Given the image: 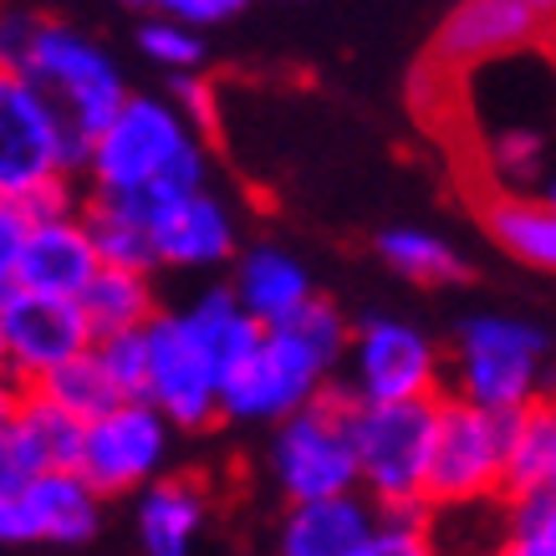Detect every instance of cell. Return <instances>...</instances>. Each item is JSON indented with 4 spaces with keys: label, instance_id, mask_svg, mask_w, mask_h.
<instances>
[{
    "label": "cell",
    "instance_id": "cell-10",
    "mask_svg": "<svg viewBox=\"0 0 556 556\" xmlns=\"http://www.w3.org/2000/svg\"><path fill=\"white\" fill-rule=\"evenodd\" d=\"M338 383L357 404H383V399H429L444 393V353L419 321L368 312L348 332Z\"/></svg>",
    "mask_w": 556,
    "mask_h": 556
},
{
    "label": "cell",
    "instance_id": "cell-9",
    "mask_svg": "<svg viewBox=\"0 0 556 556\" xmlns=\"http://www.w3.org/2000/svg\"><path fill=\"white\" fill-rule=\"evenodd\" d=\"M179 429H174L149 399H118L113 408H102L98 419L83 424V444H77V465L87 485L102 501H123L174 470L179 459Z\"/></svg>",
    "mask_w": 556,
    "mask_h": 556
},
{
    "label": "cell",
    "instance_id": "cell-26",
    "mask_svg": "<svg viewBox=\"0 0 556 556\" xmlns=\"http://www.w3.org/2000/svg\"><path fill=\"white\" fill-rule=\"evenodd\" d=\"M552 434H556V388L536 404L510 414L506 429V495L536 490L552 480Z\"/></svg>",
    "mask_w": 556,
    "mask_h": 556
},
{
    "label": "cell",
    "instance_id": "cell-3",
    "mask_svg": "<svg viewBox=\"0 0 556 556\" xmlns=\"http://www.w3.org/2000/svg\"><path fill=\"white\" fill-rule=\"evenodd\" d=\"M353 317L332 296H312L291 321L261 327L245 353L219 368V424H276L338 378Z\"/></svg>",
    "mask_w": 556,
    "mask_h": 556
},
{
    "label": "cell",
    "instance_id": "cell-31",
    "mask_svg": "<svg viewBox=\"0 0 556 556\" xmlns=\"http://www.w3.org/2000/svg\"><path fill=\"white\" fill-rule=\"evenodd\" d=\"M357 556H434L429 531H424V510H378Z\"/></svg>",
    "mask_w": 556,
    "mask_h": 556
},
{
    "label": "cell",
    "instance_id": "cell-40",
    "mask_svg": "<svg viewBox=\"0 0 556 556\" xmlns=\"http://www.w3.org/2000/svg\"><path fill=\"white\" fill-rule=\"evenodd\" d=\"M118 5H134V11H153V0H118Z\"/></svg>",
    "mask_w": 556,
    "mask_h": 556
},
{
    "label": "cell",
    "instance_id": "cell-13",
    "mask_svg": "<svg viewBox=\"0 0 556 556\" xmlns=\"http://www.w3.org/2000/svg\"><path fill=\"white\" fill-rule=\"evenodd\" d=\"M0 342H5V378L16 388H36L83 348H92V332H87L77 296L5 287L0 291Z\"/></svg>",
    "mask_w": 556,
    "mask_h": 556
},
{
    "label": "cell",
    "instance_id": "cell-2",
    "mask_svg": "<svg viewBox=\"0 0 556 556\" xmlns=\"http://www.w3.org/2000/svg\"><path fill=\"white\" fill-rule=\"evenodd\" d=\"M83 194L113 200L149 219L189 189L210 185V143L194 123L174 108L169 92H134L118 113L87 138L83 153Z\"/></svg>",
    "mask_w": 556,
    "mask_h": 556
},
{
    "label": "cell",
    "instance_id": "cell-15",
    "mask_svg": "<svg viewBox=\"0 0 556 556\" xmlns=\"http://www.w3.org/2000/svg\"><path fill=\"white\" fill-rule=\"evenodd\" d=\"M149 240H153V266L159 270H225L230 255L240 251V219L236 210L219 200L215 189H189L174 204L149 215Z\"/></svg>",
    "mask_w": 556,
    "mask_h": 556
},
{
    "label": "cell",
    "instance_id": "cell-27",
    "mask_svg": "<svg viewBox=\"0 0 556 556\" xmlns=\"http://www.w3.org/2000/svg\"><path fill=\"white\" fill-rule=\"evenodd\" d=\"M179 312H185V321L194 327V338L210 348V357H215L219 368H230V363L261 338V321L236 302L230 281H215V287L194 291L189 306H179Z\"/></svg>",
    "mask_w": 556,
    "mask_h": 556
},
{
    "label": "cell",
    "instance_id": "cell-14",
    "mask_svg": "<svg viewBox=\"0 0 556 556\" xmlns=\"http://www.w3.org/2000/svg\"><path fill=\"white\" fill-rule=\"evenodd\" d=\"M556 36V0H459L434 31L429 62L444 77L501 51L531 47Z\"/></svg>",
    "mask_w": 556,
    "mask_h": 556
},
{
    "label": "cell",
    "instance_id": "cell-33",
    "mask_svg": "<svg viewBox=\"0 0 556 556\" xmlns=\"http://www.w3.org/2000/svg\"><path fill=\"white\" fill-rule=\"evenodd\" d=\"M510 531H516V536L541 541V546L556 556V490L536 485V490L510 495Z\"/></svg>",
    "mask_w": 556,
    "mask_h": 556
},
{
    "label": "cell",
    "instance_id": "cell-12",
    "mask_svg": "<svg viewBox=\"0 0 556 556\" xmlns=\"http://www.w3.org/2000/svg\"><path fill=\"white\" fill-rule=\"evenodd\" d=\"M506 429L510 414H490V408L470 404L459 393H439L424 506L429 501L501 495L506 490Z\"/></svg>",
    "mask_w": 556,
    "mask_h": 556
},
{
    "label": "cell",
    "instance_id": "cell-25",
    "mask_svg": "<svg viewBox=\"0 0 556 556\" xmlns=\"http://www.w3.org/2000/svg\"><path fill=\"white\" fill-rule=\"evenodd\" d=\"M485 236L531 270L556 276V210L541 200H516V194H490L485 210Z\"/></svg>",
    "mask_w": 556,
    "mask_h": 556
},
{
    "label": "cell",
    "instance_id": "cell-29",
    "mask_svg": "<svg viewBox=\"0 0 556 556\" xmlns=\"http://www.w3.org/2000/svg\"><path fill=\"white\" fill-rule=\"evenodd\" d=\"M138 56L159 67L164 77H179V72H204L210 62V41H204L200 26H189V21H174L164 11H153L143 26H138Z\"/></svg>",
    "mask_w": 556,
    "mask_h": 556
},
{
    "label": "cell",
    "instance_id": "cell-28",
    "mask_svg": "<svg viewBox=\"0 0 556 556\" xmlns=\"http://www.w3.org/2000/svg\"><path fill=\"white\" fill-rule=\"evenodd\" d=\"M83 219H87V236L98 245V261L102 266H134V270H153V240H149V219L123 210L113 200H92L83 194Z\"/></svg>",
    "mask_w": 556,
    "mask_h": 556
},
{
    "label": "cell",
    "instance_id": "cell-4",
    "mask_svg": "<svg viewBox=\"0 0 556 556\" xmlns=\"http://www.w3.org/2000/svg\"><path fill=\"white\" fill-rule=\"evenodd\" d=\"M455 368H450V388L470 404L490 408V414H516V408L536 404L541 393H552V342L536 321L501 317V312H480L465 317L455 332Z\"/></svg>",
    "mask_w": 556,
    "mask_h": 556
},
{
    "label": "cell",
    "instance_id": "cell-5",
    "mask_svg": "<svg viewBox=\"0 0 556 556\" xmlns=\"http://www.w3.org/2000/svg\"><path fill=\"white\" fill-rule=\"evenodd\" d=\"M353 404L357 399L332 378L312 404L270 424L266 470L281 501H317V495L357 490Z\"/></svg>",
    "mask_w": 556,
    "mask_h": 556
},
{
    "label": "cell",
    "instance_id": "cell-21",
    "mask_svg": "<svg viewBox=\"0 0 556 556\" xmlns=\"http://www.w3.org/2000/svg\"><path fill=\"white\" fill-rule=\"evenodd\" d=\"M26 485V510H31V536L36 546L51 552H83L102 536V501L77 470H41L21 475Z\"/></svg>",
    "mask_w": 556,
    "mask_h": 556
},
{
    "label": "cell",
    "instance_id": "cell-18",
    "mask_svg": "<svg viewBox=\"0 0 556 556\" xmlns=\"http://www.w3.org/2000/svg\"><path fill=\"white\" fill-rule=\"evenodd\" d=\"M230 291L236 302L251 312L261 327L291 321L312 296H317V276L306 270L302 255H291L276 240H251L230 255Z\"/></svg>",
    "mask_w": 556,
    "mask_h": 556
},
{
    "label": "cell",
    "instance_id": "cell-34",
    "mask_svg": "<svg viewBox=\"0 0 556 556\" xmlns=\"http://www.w3.org/2000/svg\"><path fill=\"white\" fill-rule=\"evenodd\" d=\"M26 546H36L26 485H21V475L0 470V552H26Z\"/></svg>",
    "mask_w": 556,
    "mask_h": 556
},
{
    "label": "cell",
    "instance_id": "cell-35",
    "mask_svg": "<svg viewBox=\"0 0 556 556\" xmlns=\"http://www.w3.org/2000/svg\"><path fill=\"white\" fill-rule=\"evenodd\" d=\"M169 98H174V108H179V113H185V118L210 138V128H215V118H219L215 83H210L204 72H179V77H169Z\"/></svg>",
    "mask_w": 556,
    "mask_h": 556
},
{
    "label": "cell",
    "instance_id": "cell-23",
    "mask_svg": "<svg viewBox=\"0 0 556 556\" xmlns=\"http://www.w3.org/2000/svg\"><path fill=\"white\" fill-rule=\"evenodd\" d=\"M159 276L134 266H98L77 291V306L87 317L92 338H113V332H134L159 312Z\"/></svg>",
    "mask_w": 556,
    "mask_h": 556
},
{
    "label": "cell",
    "instance_id": "cell-7",
    "mask_svg": "<svg viewBox=\"0 0 556 556\" xmlns=\"http://www.w3.org/2000/svg\"><path fill=\"white\" fill-rule=\"evenodd\" d=\"M434 408L439 393L353 404L357 490L378 510H424V480H429V450H434Z\"/></svg>",
    "mask_w": 556,
    "mask_h": 556
},
{
    "label": "cell",
    "instance_id": "cell-32",
    "mask_svg": "<svg viewBox=\"0 0 556 556\" xmlns=\"http://www.w3.org/2000/svg\"><path fill=\"white\" fill-rule=\"evenodd\" d=\"M92 353L102 357V368L118 383L123 399H143V327L113 332V338H92Z\"/></svg>",
    "mask_w": 556,
    "mask_h": 556
},
{
    "label": "cell",
    "instance_id": "cell-22",
    "mask_svg": "<svg viewBox=\"0 0 556 556\" xmlns=\"http://www.w3.org/2000/svg\"><path fill=\"white\" fill-rule=\"evenodd\" d=\"M424 531L434 556H501L510 546V495H470V501H429Z\"/></svg>",
    "mask_w": 556,
    "mask_h": 556
},
{
    "label": "cell",
    "instance_id": "cell-36",
    "mask_svg": "<svg viewBox=\"0 0 556 556\" xmlns=\"http://www.w3.org/2000/svg\"><path fill=\"white\" fill-rule=\"evenodd\" d=\"M251 5L255 0H153V11H164V16H174V21H189V26H200V31L245 16Z\"/></svg>",
    "mask_w": 556,
    "mask_h": 556
},
{
    "label": "cell",
    "instance_id": "cell-16",
    "mask_svg": "<svg viewBox=\"0 0 556 556\" xmlns=\"http://www.w3.org/2000/svg\"><path fill=\"white\" fill-rule=\"evenodd\" d=\"M378 506L363 490H338L317 501H287L270 556H357L368 541Z\"/></svg>",
    "mask_w": 556,
    "mask_h": 556
},
{
    "label": "cell",
    "instance_id": "cell-30",
    "mask_svg": "<svg viewBox=\"0 0 556 556\" xmlns=\"http://www.w3.org/2000/svg\"><path fill=\"white\" fill-rule=\"evenodd\" d=\"M36 388H47L51 399L62 408H72L77 419H98L102 408H113L123 399L118 383L108 378V368H102V357L92 353V348H83V353L72 357V363H62V368L51 372L47 383H36Z\"/></svg>",
    "mask_w": 556,
    "mask_h": 556
},
{
    "label": "cell",
    "instance_id": "cell-39",
    "mask_svg": "<svg viewBox=\"0 0 556 556\" xmlns=\"http://www.w3.org/2000/svg\"><path fill=\"white\" fill-rule=\"evenodd\" d=\"M501 556H552V552H546L541 541H531V536H510V546Z\"/></svg>",
    "mask_w": 556,
    "mask_h": 556
},
{
    "label": "cell",
    "instance_id": "cell-20",
    "mask_svg": "<svg viewBox=\"0 0 556 556\" xmlns=\"http://www.w3.org/2000/svg\"><path fill=\"white\" fill-rule=\"evenodd\" d=\"M98 266L102 261H98L92 236H87L83 210H67V215H31L26 245H21L16 287L51 291V296H77Z\"/></svg>",
    "mask_w": 556,
    "mask_h": 556
},
{
    "label": "cell",
    "instance_id": "cell-11",
    "mask_svg": "<svg viewBox=\"0 0 556 556\" xmlns=\"http://www.w3.org/2000/svg\"><path fill=\"white\" fill-rule=\"evenodd\" d=\"M143 399L179 434H204L219 424V363L210 357L185 312H153L143 321Z\"/></svg>",
    "mask_w": 556,
    "mask_h": 556
},
{
    "label": "cell",
    "instance_id": "cell-24",
    "mask_svg": "<svg viewBox=\"0 0 556 556\" xmlns=\"http://www.w3.org/2000/svg\"><path fill=\"white\" fill-rule=\"evenodd\" d=\"M372 251L393 276H404L414 287H459L470 276V261L455 240L424 230V225H388V230H378Z\"/></svg>",
    "mask_w": 556,
    "mask_h": 556
},
{
    "label": "cell",
    "instance_id": "cell-17",
    "mask_svg": "<svg viewBox=\"0 0 556 556\" xmlns=\"http://www.w3.org/2000/svg\"><path fill=\"white\" fill-rule=\"evenodd\" d=\"M83 444V419L62 408L47 388H16L11 429L0 444V470L5 475H41V470H72Z\"/></svg>",
    "mask_w": 556,
    "mask_h": 556
},
{
    "label": "cell",
    "instance_id": "cell-8",
    "mask_svg": "<svg viewBox=\"0 0 556 556\" xmlns=\"http://www.w3.org/2000/svg\"><path fill=\"white\" fill-rule=\"evenodd\" d=\"M87 138L62 108L21 72L0 67V200H26L31 189L83 169Z\"/></svg>",
    "mask_w": 556,
    "mask_h": 556
},
{
    "label": "cell",
    "instance_id": "cell-6",
    "mask_svg": "<svg viewBox=\"0 0 556 556\" xmlns=\"http://www.w3.org/2000/svg\"><path fill=\"white\" fill-rule=\"evenodd\" d=\"M16 72L31 77L83 138L98 134L102 123L118 113V102L128 98V77H123L118 56L102 47L92 31L56 16H36L31 41L21 51Z\"/></svg>",
    "mask_w": 556,
    "mask_h": 556
},
{
    "label": "cell",
    "instance_id": "cell-37",
    "mask_svg": "<svg viewBox=\"0 0 556 556\" xmlns=\"http://www.w3.org/2000/svg\"><path fill=\"white\" fill-rule=\"evenodd\" d=\"M26 225L31 215L16 200H0V291L16 287V266H21V245H26Z\"/></svg>",
    "mask_w": 556,
    "mask_h": 556
},
{
    "label": "cell",
    "instance_id": "cell-19",
    "mask_svg": "<svg viewBox=\"0 0 556 556\" xmlns=\"http://www.w3.org/2000/svg\"><path fill=\"white\" fill-rule=\"evenodd\" d=\"M210 526V490L194 475H159L134 495V546L138 556H194Z\"/></svg>",
    "mask_w": 556,
    "mask_h": 556
},
{
    "label": "cell",
    "instance_id": "cell-41",
    "mask_svg": "<svg viewBox=\"0 0 556 556\" xmlns=\"http://www.w3.org/2000/svg\"><path fill=\"white\" fill-rule=\"evenodd\" d=\"M546 485L556 490V434H552V480H546Z\"/></svg>",
    "mask_w": 556,
    "mask_h": 556
},
{
    "label": "cell",
    "instance_id": "cell-42",
    "mask_svg": "<svg viewBox=\"0 0 556 556\" xmlns=\"http://www.w3.org/2000/svg\"><path fill=\"white\" fill-rule=\"evenodd\" d=\"M0 383H11V378H5V342H0Z\"/></svg>",
    "mask_w": 556,
    "mask_h": 556
},
{
    "label": "cell",
    "instance_id": "cell-1",
    "mask_svg": "<svg viewBox=\"0 0 556 556\" xmlns=\"http://www.w3.org/2000/svg\"><path fill=\"white\" fill-rule=\"evenodd\" d=\"M552 41L501 51L450 72L465 92L490 194L536 200L556 174V56Z\"/></svg>",
    "mask_w": 556,
    "mask_h": 556
},
{
    "label": "cell",
    "instance_id": "cell-38",
    "mask_svg": "<svg viewBox=\"0 0 556 556\" xmlns=\"http://www.w3.org/2000/svg\"><path fill=\"white\" fill-rule=\"evenodd\" d=\"M11 408H16V383H0V444H5V429H11Z\"/></svg>",
    "mask_w": 556,
    "mask_h": 556
}]
</instances>
